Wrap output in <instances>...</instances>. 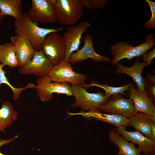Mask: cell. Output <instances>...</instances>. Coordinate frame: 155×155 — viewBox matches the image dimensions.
<instances>
[{"instance_id": "83f0119b", "label": "cell", "mask_w": 155, "mask_h": 155, "mask_svg": "<svg viewBox=\"0 0 155 155\" xmlns=\"http://www.w3.org/2000/svg\"><path fill=\"white\" fill-rule=\"evenodd\" d=\"M155 57V47L152 50L142 55L144 61L146 63V66L152 63V61Z\"/></svg>"}, {"instance_id": "5b68a950", "label": "cell", "mask_w": 155, "mask_h": 155, "mask_svg": "<svg viewBox=\"0 0 155 155\" xmlns=\"http://www.w3.org/2000/svg\"><path fill=\"white\" fill-rule=\"evenodd\" d=\"M48 76L52 81L69 83L71 85L84 84L87 78L85 75L75 72L71 63L64 60L53 65Z\"/></svg>"}, {"instance_id": "6da1fadb", "label": "cell", "mask_w": 155, "mask_h": 155, "mask_svg": "<svg viewBox=\"0 0 155 155\" xmlns=\"http://www.w3.org/2000/svg\"><path fill=\"white\" fill-rule=\"evenodd\" d=\"M14 32L16 34L22 36L32 44L35 51L42 50L43 42L47 35L52 32H58L63 28H43L29 19L27 13L23 14L20 19L15 20L14 23Z\"/></svg>"}, {"instance_id": "cb8c5ba5", "label": "cell", "mask_w": 155, "mask_h": 155, "mask_svg": "<svg viewBox=\"0 0 155 155\" xmlns=\"http://www.w3.org/2000/svg\"><path fill=\"white\" fill-rule=\"evenodd\" d=\"M4 67L0 63V87L2 84L8 86L11 89L13 93V99L15 101L18 100L22 91L29 88H34L35 85L32 83H29L24 87L16 88L13 86L8 80L5 75L6 72L3 70Z\"/></svg>"}, {"instance_id": "ffe728a7", "label": "cell", "mask_w": 155, "mask_h": 155, "mask_svg": "<svg viewBox=\"0 0 155 155\" xmlns=\"http://www.w3.org/2000/svg\"><path fill=\"white\" fill-rule=\"evenodd\" d=\"M18 116L11 103L5 101L1 104L0 108V132L5 133V129L11 126Z\"/></svg>"}, {"instance_id": "ba28073f", "label": "cell", "mask_w": 155, "mask_h": 155, "mask_svg": "<svg viewBox=\"0 0 155 155\" xmlns=\"http://www.w3.org/2000/svg\"><path fill=\"white\" fill-rule=\"evenodd\" d=\"M42 50L53 65L64 60L66 52L65 43L63 37L57 32L49 34L43 43Z\"/></svg>"}, {"instance_id": "30bf717a", "label": "cell", "mask_w": 155, "mask_h": 155, "mask_svg": "<svg viewBox=\"0 0 155 155\" xmlns=\"http://www.w3.org/2000/svg\"><path fill=\"white\" fill-rule=\"evenodd\" d=\"M53 65L42 50L36 51L32 59L19 67L18 72L24 75L33 74L40 78L48 76Z\"/></svg>"}, {"instance_id": "f546056e", "label": "cell", "mask_w": 155, "mask_h": 155, "mask_svg": "<svg viewBox=\"0 0 155 155\" xmlns=\"http://www.w3.org/2000/svg\"><path fill=\"white\" fill-rule=\"evenodd\" d=\"M150 139L155 142V123H153L151 127V133Z\"/></svg>"}, {"instance_id": "7a4b0ae2", "label": "cell", "mask_w": 155, "mask_h": 155, "mask_svg": "<svg viewBox=\"0 0 155 155\" xmlns=\"http://www.w3.org/2000/svg\"><path fill=\"white\" fill-rule=\"evenodd\" d=\"M155 45L154 36L148 34L145 42L139 45L133 46L129 42H120L111 46V54L113 58L111 61L113 66L116 65L121 60L126 59L130 61L135 57L142 56Z\"/></svg>"}, {"instance_id": "1f68e13d", "label": "cell", "mask_w": 155, "mask_h": 155, "mask_svg": "<svg viewBox=\"0 0 155 155\" xmlns=\"http://www.w3.org/2000/svg\"><path fill=\"white\" fill-rule=\"evenodd\" d=\"M147 155H155V152L149 154Z\"/></svg>"}, {"instance_id": "4316f807", "label": "cell", "mask_w": 155, "mask_h": 155, "mask_svg": "<svg viewBox=\"0 0 155 155\" xmlns=\"http://www.w3.org/2000/svg\"><path fill=\"white\" fill-rule=\"evenodd\" d=\"M145 92L150 100L155 101V83L147 81L146 79Z\"/></svg>"}, {"instance_id": "ac0fdd59", "label": "cell", "mask_w": 155, "mask_h": 155, "mask_svg": "<svg viewBox=\"0 0 155 155\" xmlns=\"http://www.w3.org/2000/svg\"><path fill=\"white\" fill-rule=\"evenodd\" d=\"M109 140L118 147L119 152L117 155H142V152L133 144L126 140L115 130L108 133Z\"/></svg>"}, {"instance_id": "9a60e30c", "label": "cell", "mask_w": 155, "mask_h": 155, "mask_svg": "<svg viewBox=\"0 0 155 155\" xmlns=\"http://www.w3.org/2000/svg\"><path fill=\"white\" fill-rule=\"evenodd\" d=\"M129 95L133 101L136 113H142L148 115L155 120V107L153 102L149 98L145 92L141 91L131 83Z\"/></svg>"}, {"instance_id": "603a6c76", "label": "cell", "mask_w": 155, "mask_h": 155, "mask_svg": "<svg viewBox=\"0 0 155 155\" xmlns=\"http://www.w3.org/2000/svg\"><path fill=\"white\" fill-rule=\"evenodd\" d=\"M131 83L120 87H114L109 86L106 84H102L94 81H92L89 84L85 83L82 84V86L86 88L91 86H97L104 89L105 92V94L108 97L112 95L118 94H124L126 91L129 90L131 85Z\"/></svg>"}, {"instance_id": "d6986e66", "label": "cell", "mask_w": 155, "mask_h": 155, "mask_svg": "<svg viewBox=\"0 0 155 155\" xmlns=\"http://www.w3.org/2000/svg\"><path fill=\"white\" fill-rule=\"evenodd\" d=\"M129 119V126L150 138L151 127L153 123H155V120L150 115L140 112L135 113Z\"/></svg>"}, {"instance_id": "277c9868", "label": "cell", "mask_w": 155, "mask_h": 155, "mask_svg": "<svg viewBox=\"0 0 155 155\" xmlns=\"http://www.w3.org/2000/svg\"><path fill=\"white\" fill-rule=\"evenodd\" d=\"M57 20L61 24L72 25L80 19L84 7L82 0H53Z\"/></svg>"}, {"instance_id": "52a82bcc", "label": "cell", "mask_w": 155, "mask_h": 155, "mask_svg": "<svg viewBox=\"0 0 155 155\" xmlns=\"http://www.w3.org/2000/svg\"><path fill=\"white\" fill-rule=\"evenodd\" d=\"M32 5L27 13L32 22L38 24H52L57 21L53 0H32Z\"/></svg>"}, {"instance_id": "4fadbf2b", "label": "cell", "mask_w": 155, "mask_h": 155, "mask_svg": "<svg viewBox=\"0 0 155 155\" xmlns=\"http://www.w3.org/2000/svg\"><path fill=\"white\" fill-rule=\"evenodd\" d=\"M126 127L120 126L114 129L128 142L138 146V148L142 153L145 155L155 152V142L152 141L138 131H127Z\"/></svg>"}, {"instance_id": "7c38bea8", "label": "cell", "mask_w": 155, "mask_h": 155, "mask_svg": "<svg viewBox=\"0 0 155 155\" xmlns=\"http://www.w3.org/2000/svg\"><path fill=\"white\" fill-rule=\"evenodd\" d=\"M83 41L84 44L83 47L70 55L69 61L70 63H77L88 58L91 59L96 62H109V58L98 54L95 51L93 46L94 40L90 35H86L83 38Z\"/></svg>"}, {"instance_id": "7402d4cb", "label": "cell", "mask_w": 155, "mask_h": 155, "mask_svg": "<svg viewBox=\"0 0 155 155\" xmlns=\"http://www.w3.org/2000/svg\"><path fill=\"white\" fill-rule=\"evenodd\" d=\"M22 2L21 0H0V10L4 16H11L17 20L21 18Z\"/></svg>"}, {"instance_id": "4dcf8cb0", "label": "cell", "mask_w": 155, "mask_h": 155, "mask_svg": "<svg viewBox=\"0 0 155 155\" xmlns=\"http://www.w3.org/2000/svg\"><path fill=\"white\" fill-rule=\"evenodd\" d=\"M5 17V16H3L0 10V25L1 23V21L2 19Z\"/></svg>"}, {"instance_id": "8992f818", "label": "cell", "mask_w": 155, "mask_h": 155, "mask_svg": "<svg viewBox=\"0 0 155 155\" xmlns=\"http://www.w3.org/2000/svg\"><path fill=\"white\" fill-rule=\"evenodd\" d=\"M34 88L36 91L38 97L43 102L51 100L54 93L65 94L67 96H73L70 84L52 81L48 76L38 78Z\"/></svg>"}, {"instance_id": "484cf974", "label": "cell", "mask_w": 155, "mask_h": 155, "mask_svg": "<svg viewBox=\"0 0 155 155\" xmlns=\"http://www.w3.org/2000/svg\"><path fill=\"white\" fill-rule=\"evenodd\" d=\"M108 0H82L84 7L90 9L102 8L107 5Z\"/></svg>"}, {"instance_id": "8fae6325", "label": "cell", "mask_w": 155, "mask_h": 155, "mask_svg": "<svg viewBox=\"0 0 155 155\" xmlns=\"http://www.w3.org/2000/svg\"><path fill=\"white\" fill-rule=\"evenodd\" d=\"M90 24L81 22L78 24L68 28L63 36L66 47L64 60L69 61L71 55L79 49L83 34L87 30Z\"/></svg>"}, {"instance_id": "9c48e42d", "label": "cell", "mask_w": 155, "mask_h": 155, "mask_svg": "<svg viewBox=\"0 0 155 155\" xmlns=\"http://www.w3.org/2000/svg\"><path fill=\"white\" fill-rule=\"evenodd\" d=\"M122 95H113L100 105L98 110L100 112L118 114L130 118L136 113L134 104L131 99L125 98Z\"/></svg>"}, {"instance_id": "5bb4252c", "label": "cell", "mask_w": 155, "mask_h": 155, "mask_svg": "<svg viewBox=\"0 0 155 155\" xmlns=\"http://www.w3.org/2000/svg\"><path fill=\"white\" fill-rule=\"evenodd\" d=\"M10 40L15 49L19 66L29 62L36 51L30 42L24 37L16 34L11 36Z\"/></svg>"}, {"instance_id": "f1b7e54d", "label": "cell", "mask_w": 155, "mask_h": 155, "mask_svg": "<svg viewBox=\"0 0 155 155\" xmlns=\"http://www.w3.org/2000/svg\"><path fill=\"white\" fill-rule=\"evenodd\" d=\"M19 135H18L13 138L9 140L6 139L3 140L2 139H0V147L3 146L11 142L14 139L18 137ZM0 155H7L1 153L0 152Z\"/></svg>"}, {"instance_id": "e0dca14e", "label": "cell", "mask_w": 155, "mask_h": 155, "mask_svg": "<svg viewBox=\"0 0 155 155\" xmlns=\"http://www.w3.org/2000/svg\"><path fill=\"white\" fill-rule=\"evenodd\" d=\"M67 114L70 116L80 115L87 118L94 119L113 125L116 127L120 126L125 127L129 126V118L118 114L102 113L98 110L89 111L87 112L82 111L76 113L68 112Z\"/></svg>"}, {"instance_id": "d4e9b609", "label": "cell", "mask_w": 155, "mask_h": 155, "mask_svg": "<svg viewBox=\"0 0 155 155\" xmlns=\"http://www.w3.org/2000/svg\"><path fill=\"white\" fill-rule=\"evenodd\" d=\"M148 4L151 12V17L144 24V26L147 30L155 28V2L149 0H145Z\"/></svg>"}, {"instance_id": "3957f363", "label": "cell", "mask_w": 155, "mask_h": 155, "mask_svg": "<svg viewBox=\"0 0 155 155\" xmlns=\"http://www.w3.org/2000/svg\"><path fill=\"white\" fill-rule=\"evenodd\" d=\"M71 89L75 99L71 108L79 107L83 111L98 110L99 106L110 98L102 92H88L82 84L71 85Z\"/></svg>"}, {"instance_id": "44dd1931", "label": "cell", "mask_w": 155, "mask_h": 155, "mask_svg": "<svg viewBox=\"0 0 155 155\" xmlns=\"http://www.w3.org/2000/svg\"><path fill=\"white\" fill-rule=\"evenodd\" d=\"M0 63L10 68L19 66L14 48L11 43L0 45Z\"/></svg>"}, {"instance_id": "2e32d148", "label": "cell", "mask_w": 155, "mask_h": 155, "mask_svg": "<svg viewBox=\"0 0 155 155\" xmlns=\"http://www.w3.org/2000/svg\"><path fill=\"white\" fill-rule=\"evenodd\" d=\"M116 65L117 68L115 70L116 73L129 75L136 83L137 89L145 92L146 79L143 77L142 73L143 69L146 66L145 62H141L138 57H137L133 65L130 67L125 66L121 63H118Z\"/></svg>"}]
</instances>
